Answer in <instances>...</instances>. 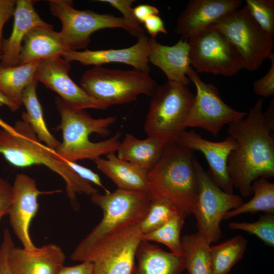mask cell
<instances>
[{
	"label": "cell",
	"instance_id": "obj_1",
	"mask_svg": "<svg viewBox=\"0 0 274 274\" xmlns=\"http://www.w3.org/2000/svg\"><path fill=\"white\" fill-rule=\"evenodd\" d=\"M264 100L259 98L247 115L228 125L227 132L236 142L227 169L233 187L245 197L252 194L253 183L274 177V140L263 118Z\"/></svg>",
	"mask_w": 274,
	"mask_h": 274
},
{
	"label": "cell",
	"instance_id": "obj_2",
	"mask_svg": "<svg viewBox=\"0 0 274 274\" xmlns=\"http://www.w3.org/2000/svg\"><path fill=\"white\" fill-rule=\"evenodd\" d=\"M0 154L11 165L20 168L44 165L59 175L65 183L66 194L77 207V195H91L98 190L79 177L61 158L39 141L23 112L14 126L0 117Z\"/></svg>",
	"mask_w": 274,
	"mask_h": 274
},
{
	"label": "cell",
	"instance_id": "obj_3",
	"mask_svg": "<svg viewBox=\"0 0 274 274\" xmlns=\"http://www.w3.org/2000/svg\"><path fill=\"white\" fill-rule=\"evenodd\" d=\"M193 151L177 143L166 144L155 166L148 172L150 200H168L187 216L192 214L198 191Z\"/></svg>",
	"mask_w": 274,
	"mask_h": 274
},
{
	"label": "cell",
	"instance_id": "obj_4",
	"mask_svg": "<svg viewBox=\"0 0 274 274\" xmlns=\"http://www.w3.org/2000/svg\"><path fill=\"white\" fill-rule=\"evenodd\" d=\"M61 121L56 128L61 130L62 142L55 150L56 155L64 160L76 162L79 160L92 161L116 152L120 143V132L112 137L98 142H92L90 134L95 133L105 137L110 133V127L116 121L115 116L93 118L84 111H76L67 106L60 97L55 99Z\"/></svg>",
	"mask_w": 274,
	"mask_h": 274
},
{
	"label": "cell",
	"instance_id": "obj_5",
	"mask_svg": "<svg viewBox=\"0 0 274 274\" xmlns=\"http://www.w3.org/2000/svg\"><path fill=\"white\" fill-rule=\"evenodd\" d=\"M91 199L102 210L103 217L76 247L70 256L73 261L83 262L90 252L116 233L139 224L150 204L147 192L119 188L104 194L95 193Z\"/></svg>",
	"mask_w": 274,
	"mask_h": 274
},
{
	"label": "cell",
	"instance_id": "obj_6",
	"mask_svg": "<svg viewBox=\"0 0 274 274\" xmlns=\"http://www.w3.org/2000/svg\"><path fill=\"white\" fill-rule=\"evenodd\" d=\"M80 87L104 109L135 100L141 94L151 96L159 86L149 74L132 69H110L101 66L86 71Z\"/></svg>",
	"mask_w": 274,
	"mask_h": 274
},
{
	"label": "cell",
	"instance_id": "obj_7",
	"mask_svg": "<svg viewBox=\"0 0 274 274\" xmlns=\"http://www.w3.org/2000/svg\"><path fill=\"white\" fill-rule=\"evenodd\" d=\"M194 98L187 86L168 81L159 85L151 96L144 125L147 136L166 144L177 143L186 129L185 122Z\"/></svg>",
	"mask_w": 274,
	"mask_h": 274
},
{
	"label": "cell",
	"instance_id": "obj_8",
	"mask_svg": "<svg viewBox=\"0 0 274 274\" xmlns=\"http://www.w3.org/2000/svg\"><path fill=\"white\" fill-rule=\"evenodd\" d=\"M48 3L51 13L61 22L59 33L68 51L86 48L90 42V36L100 29L122 28L138 38L145 35L122 17L78 10L71 0H49Z\"/></svg>",
	"mask_w": 274,
	"mask_h": 274
},
{
	"label": "cell",
	"instance_id": "obj_9",
	"mask_svg": "<svg viewBox=\"0 0 274 274\" xmlns=\"http://www.w3.org/2000/svg\"><path fill=\"white\" fill-rule=\"evenodd\" d=\"M212 26L221 31L241 57L245 69L257 70L273 54V37L254 20L245 6L222 17Z\"/></svg>",
	"mask_w": 274,
	"mask_h": 274
},
{
	"label": "cell",
	"instance_id": "obj_10",
	"mask_svg": "<svg viewBox=\"0 0 274 274\" xmlns=\"http://www.w3.org/2000/svg\"><path fill=\"white\" fill-rule=\"evenodd\" d=\"M187 40L190 65L198 74L230 77L245 69L238 53L217 29L210 26Z\"/></svg>",
	"mask_w": 274,
	"mask_h": 274
},
{
	"label": "cell",
	"instance_id": "obj_11",
	"mask_svg": "<svg viewBox=\"0 0 274 274\" xmlns=\"http://www.w3.org/2000/svg\"><path fill=\"white\" fill-rule=\"evenodd\" d=\"M194 164L198 191L192 214L196 220L197 232L211 244L221 236L220 223L225 215L239 207L243 201L240 196L227 193L219 188L195 158Z\"/></svg>",
	"mask_w": 274,
	"mask_h": 274
},
{
	"label": "cell",
	"instance_id": "obj_12",
	"mask_svg": "<svg viewBox=\"0 0 274 274\" xmlns=\"http://www.w3.org/2000/svg\"><path fill=\"white\" fill-rule=\"evenodd\" d=\"M187 75L196 89V94L188 113L185 127H199L217 136L222 127L244 118L247 112L237 111L221 98L217 87L203 82L190 66Z\"/></svg>",
	"mask_w": 274,
	"mask_h": 274
},
{
	"label": "cell",
	"instance_id": "obj_13",
	"mask_svg": "<svg viewBox=\"0 0 274 274\" xmlns=\"http://www.w3.org/2000/svg\"><path fill=\"white\" fill-rule=\"evenodd\" d=\"M138 224L119 231L89 253L83 262L93 263V274L134 273L136 252L142 240Z\"/></svg>",
	"mask_w": 274,
	"mask_h": 274
},
{
	"label": "cell",
	"instance_id": "obj_14",
	"mask_svg": "<svg viewBox=\"0 0 274 274\" xmlns=\"http://www.w3.org/2000/svg\"><path fill=\"white\" fill-rule=\"evenodd\" d=\"M61 192V190L41 191L31 177L23 173L16 175L12 185V202L7 214L12 229L22 248L30 251L37 248L31 240L29 227L39 210L38 197Z\"/></svg>",
	"mask_w": 274,
	"mask_h": 274
},
{
	"label": "cell",
	"instance_id": "obj_15",
	"mask_svg": "<svg viewBox=\"0 0 274 274\" xmlns=\"http://www.w3.org/2000/svg\"><path fill=\"white\" fill-rule=\"evenodd\" d=\"M70 62L61 56L40 61L35 79L57 93L70 108L76 111L87 109L104 110L101 105L90 96L69 76Z\"/></svg>",
	"mask_w": 274,
	"mask_h": 274
},
{
	"label": "cell",
	"instance_id": "obj_16",
	"mask_svg": "<svg viewBox=\"0 0 274 274\" xmlns=\"http://www.w3.org/2000/svg\"><path fill=\"white\" fill-rule=\"evenodd\" d=\"M177 144L193 151L200 152L209 167V175L212 181L225 192L233 194V186L227 169L230 153L236 148V142L229 135L220 142H213L203 138L194 130H184Z\"/></svg>",
	"mask_w": 274,
	"mask_h": 274
},
{
	"label": "cell",
	"instance_id": "obj_17",
	"mask_svg": "<svg viewBox=\"0 0 274 274\" xmlns=\"http://www.w3.org/2000/svg\"><path fill=\"white\" fill-rule=\"evenodd\" d=\"M149 38H138L133 45L122 49L84 51H66L61 56L68 62L77 61L84 65L101 66L104 64L120 63L129 65L134 69L149 74L148 59Z\"/></svg>",
	"mask_w": 274,
	"mask_h": 274
},
{
	"label": "cell",
	"instance_id": "obj_18",
	"mask_svg": "<svg viewBox=\"0 0 274 274\" xmlns=\"http://www.w3.org/2000/svg\"><path fill=\"white\" fill-rule=\"evenodd\" d=\"M242 4L241 0H190L178 18L175 32L188 39L240 8Z\"/></svg>",
	"mask_w": 274,
	"mask_h": 274
},
{
	"label": "cell",
	"instance_id": "obj_19",
	"mask_svg": "<svg viewBox=\"0 0 274 274\" xmlns=\"http://www.w3.org/2000/svg\"><path fill=\"white\" fill-rule=\"evenodd\" d=\"M65 259L61 248L52 243L31 251L13 245L8 258L12 274H59Z\"/></svg>",
	"mask_w": 274,
	"mask_h": 274
},
{
	"label": "cell",
	"instance_id": "obj_20",
	"mask_svg": "<svg viewBox=\"0 0 274 274\" xmlns=\"http://www.w3.org/2000/svg\"><path fill=\"white\" fill-rule=\"evenodd\" d=\"M35 2L16 1L12 30L10 37L3 41L1 65L12 67L19 65L23 41L27 33L34 27L50 25L40 17L35 9Z\"/></svg>",
	"mask_w": 274,
	"mask_h": 274
},
{
	"label": "cell",
	"instance_id": "obj_21",
	"mask_svg": "<svg viewBox=\"0 0 274 274\" xmlns=\"http://www.w3.org/2000/svg\"><path fill=\"white\" fill-rule=\"evenodd\" d=\"M189 47L186 40L181 39L173 46L160 44L155 38H149V62L159 68L172 81L187 86L190 81L187 75L190 65Z\"/></svg>",
	"mask_w": 274,
	"mask_h": 274
},
{
	"label": "cell",
	"instance_id": "obj_22",
	"mask_svg": "<svg viewBox=\"0 0 274 274\" xmlns=\"http://www.w3.org/2000/svg\"><path fill=\"white\" fill-rule=\"evenodd\" d=\"M68 51L59 32L53 25L32 28L24 37L20 55L19 64L40 61Z\"/></svg>",
	"mask_w": 274,
	"mask_h": 274
},
{
	"label": "cell",
	"instance_id": "obj_23",
	"mask_svg": "<svg viewBox=\"0 0 274 274\" xmlns=\"http://www.w3.org/2000/svg\"><path fill=\"white\" fill-rule=\"evenodd\" d=\"M133 274H181L185 269L183 256L166 252L158 246L142 240L136 252Z\"/></svg>",
	"mask_w": 274,
	"mask_h": 274
},
{
	"label": "cell",
	"instance_id": "obj_24",
	"mask_svg": "<svg viewBox=\"0 0 274 274\" xmlns=\"http://www.w3.org/2000/svg\"><path fill=\"white\" fill-rule=\"evenodd\" d=\"M97 168L110 179L118 188L147 192L148 172L125 160L119 158L116 152L93 160Z\"/></svg>",
	"mask_w": 274,
	"mask_h": 274
},
{
	"label": "cell",
	"instance_id": "obj_25",
	"mask_svg": "<svg viewBox=\"0 0 274 274\" xmlns=\"http://www.w3.org/2000/svg\"><path fill=\"white\" fill-rule=\"evenodd\" d=\"M166 144L163 141L148 136L139 139L126 133L116 150L117 157L149 172L159 159Z\"/></svg>",
	"mask_w": 274,
	"mask_h": 274
},
{
	"label": "cell",
	"instance_id": "obj_26",
	"mask_svg": "<svg viewBox=\"0 0 274 274\" xmlns=\"http://www.w3.org/2000/svg\"><path fill=\"white\" fill-rule=\"evenodd\" d=\"M38 81L35 80L24 90L22 105L27 119L38 139L49 148L56 150L60 146L59 142L49 130L45 122L43 109L37 94Z\"/></svg>",
	"mask_w": 274,
	"mask_h": 274
},
{
	"label": "cell",
	"instance_id": "obj_27",
	"mask_svg": "<svg viewBox=\"0 0 274 274\" xmlns=\"http://www.w3.org/2000/svg\"><path fill=\"white\" fill-rule=\"evenodd\" d=\"M39 62H32L12 67L0 65V90L21 106L24 90L36 80L35 74Z\"/></svg>",
	"mask_w": 274,
	"mask_h": 274
},
{
	"label": "cell",
	"instance_id": "obj_28",
	"mask_svg": "<svg viewBox=\"0 0 274 274\" xmlns=\"http://www.w3.org/2000/svg\"><path fill=\"white\" fill-rule=\"evenodd\" d=\"M185 261L189 274H213L210 244L197 232L181 238Z\"/></svg>",
	"mask_w": 274,
	"mask_h": 274
},
{
	"label": "cell",
	"instance_id": "obj_29",
	"mask_svg": "<svg viewBox=\"0 0 274 274\" xmlns=\"http://www.w3.org/2000/svg\"><path fill=\"white\" fill-rule=\"evenodd\" d=\"M247 246V239L239 234L219 244L210 246L213 274H228L243 258Z\"/></svg>",
	"mask_w": 274,
	"mask_h": 274
},
{
	"label": "cell",
	"instance_id": "obj_30",
	"mask_svg": "<svg viewBox=\"0 0 274 274\" xmlns=\"http://www.w3.org/2000/svg\"><path fill=\"white\" fill-rule=\"evenodd\" d=\"M251 189L254 196L246 202L228 211L223 219L226 220L242 214H254L262 212L274 214V184L264 178H260L252 184Z\"/></svg>",
	"mask_w": 274,
	"mask_h": 274
},
{
	"label": "cell",
	"instance_id": "obj_31",
	"mask_svg": "<svg viewBox=\"0 0 274 274\" xmlns=\"http://www.w3.org/2000/svg\"><path fill=\"white\" fill-rule=\"evenodd\" d=\"M187 216L185 214H181L175 217L155 230L142 234V239L164 244L172 252L183 256L180 234Z\"/></svg>",
	"mask_w": 274,
	"mask_h": 274
},
{
	"label": "cell",
	"instance_id": "obj_32",
	"mask_svg": "<svg viewBox=\"0 0 274 274\" xmlns=\"http://www.w3.org/2000/svg\"><path fill=\"white\" fill-rule=\"evenodd\" d=\"M181 214L187 215L167 200H151L148 212L138 226L142 234L147 233Z\"/></svg>",
	"mask_w": 274,
	"mask_h": 274
},
{
	"label": "cell",
	"instance_id": "obj_33",
	"mask_svg": "<svg viewBox=\"0 0 274 274\" xmlns=\"http://www.w3.org/2000/svg\"><path fill=\"white\" fill-rule=\"evenodd\" d=\"M230 229L244 231L257 236L265 245L274 247V214H264L253 222H231Z\"/></svg>",
	"mask_w": 274,
	"mask_h": 274
},
{
	"label": "cell",
	"instance_id": "obj_34",
	"mask_svg": "<svg viewBox=\"0 0 274 274\" xmlns=\"http://www.w3.org/2000/svg\"><path fill=\"white\" fill-rule=\"evenodd\" d=\"M245 6L256 22L274 36V1L246 0Z\"/></svg>",
	"mask_w": 274,
	"mask_h": 274
},
{
	"label": "cell",
	"instance_id": "obj_35",
	"mask_svg": "<svg viewBox=\"0 0 274 274\" xmlns=\"http://www.w3.org/2000/svg\"><path fill=\"white\" fill-rule=\"evenodd\" d=\"M269 59L271 65L268 71L253 84L254 92L264 97H269L274 95V54Z\"/></svg>",
	"mask_w": 274,
	"mask_h": 274
},
{
	"label": "cell",
	"instance_id": "obj_36",
	"mask_svg": "<svg viewBox=\"0 0 274 274\" xmlns=\"http://www.w3.org/2000/svg\"><path fill=\"white\" fill-rule=\"evenodd\" d=\"M101 2L107 3L112 7L118 10L122 14V17L135 28L139 31L144 32L145 30L141 26V24L136 18L133 8L131 7L132 4L135 2L134 0H100Z\"/></svg>",
	"mask_w": 274,
	"mask_h": 274
},
{
	"label": "cell",
	"instance_id": "obj_37",
	"mask_svg": "<svg viewBox=\"0 0 274 274\" xmlns=\"http://www.w3.org/2000/svg\"><path fill=\"white\" fill-rule=\"evenodd\" d=\"M71 169L81 178L92 183L97 186L102 188L105 191V193H109L108 190L102 184L99 175L90 169L83 166L76 162L70 161L63 160Z\"/></svg>",
	"mask_w": 274,
	"mask_h": 274
},
{
	"label": "cell",
	"instance_id": "obj_38",
	"mask_svg": "<svg viewBox=\"0 0 274 274\" xmlns=\"http://www.w3.org/2000/svg\"><path fill=\"white\" fill-rule=\"evenodd\" d=\"M14 245L10 231L5 229L2 242L0 245V274H12L8 264V254Z\"/></svg>",
	"mask_w": 274,
	"mask_h": 274
},
{
	"label": "cell",
	"instance_id": "obj_39",
	"mask_svg": "<svg viewBox=\"0 0 274 274\" xmlns=\"http://www.w3.org/2000/svg\"><path fill=\"white\" fill-rule=\"evenodd\" d=\"M16 5L15 0H0V49L4 41L3 27L6 22L13 16Z\"/></svg>",
	"mask_w": 274,
	"mask_h": 274
},
{
	"label": "cell",
	"instance_id": "obj_40",
	"mask_svg": "<svg viewBox=\"0 0 274 274\" xmlns=\"http://www.w3.org/2000/svg\"><path fill=\"white\" fill-rule=\"evenodd\" d=\"M143 24L151 38H155L159 33H167L164 22L159 15L151 16L144 22Z\"/></svg>",
	"mask_w": 274,
	"mask_h": 274
},
{
	"label": "cell",
	"instance_id": "obj_41",
	"mask_svg": "<svg viewBox=\"0 0 274 274\" xmlns=\"http://www.w3.org/2000/svg\"><path fill=\"white\" fill-rule=\"evenodd\" d=\"M12 200V185L0 178V212L8 211Z\"/></svg>",
	"mask_w": 274,
	"mask_h": 274
},
{
	"label": "cell",
	"instance_id": "obj_42",
	"mask_svg": "<svg viewBox=\"0 0 274 274\" xmlns=\"http://www.w3.org/2000/svg\"><path fill=\"white\" fill-rule=\"evenodd\" d=\"M133 13L138 21L141 24L151 16L159 15V11L155 6L142 4L133 8Z\"/></svg>",
	"mask_w": 274,
	"mask_h": 274
},
{
	"label": "cell",
	"instance_id": "obj_43",
	"mask_svg": "<svg viewBox=\"0 0 274 274\" xmlns=\"http://www.w3.org/2000/svg\"><path fill=\"white\" fill-rule=\"evenodd\" d=\"M59 274H93V263L84 261L76 265L64 266Z\"/></svg>",
	"mask_w": 274,
	"mask_h": 274
},
{
	"label": "cell",
	"instance_id": "obj_44",
	"mask_svg": "<svg viewBox=\"0 0 274 274\" xmlns=\"http://www.w3.org/2000/svg\"><path fill=\"white\" fill-rule=\"evenodd\" d=\"M263 120L272 132L274 129V99L271 101L266 110L263 112Z\"/></svg>",
	"mask_w": 274,
	"mask_h": 274
},
{
	"label": "cell",
	"instance_id": "obj_45",
	"mask_svg": "<svg viewBox=\"0 0 274 274\" xmlns=\"http://www.w3.org/2000/svg\"><path fill=\"white\" fill-rule=\"evenodd\" d=\"M4 105L14 112L20 108V106L14 102L0 90V106Z\"/></svg>",
	"mask_w": 274,
	"mask_h": 274
},
{
	"label": "cell",
	"instance_id": "obj_46",
	"mask_svg": "<svg viewBox=\"0 0 274 274\" xmlns=\"http://www.w3.org/2000/svg\"><path fill=\"white\" fill-rule=\"evenodd\" d=\"M6 214H7V212L3 211V212H0V221H1V219H2V218H3L5 215H6Z\"/></svg>",
	"mask_w": 274,
	"mask_h": 274
},
{
	"label": "cell",
	"instance_id": "obj_47",
	"mask_svg": "<svg viewBox=\"0 0 274 274\" xmlns=\"http://www.w3.org/2000/svg\"><path fill=\"white\" fill-rule=\"evenodd\" d=\"M1 57H2V51L0 49V61H1Z\"/></svg>",
	"mask_w": 274,
	"mask_h": 274
}]
</instances>
